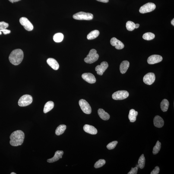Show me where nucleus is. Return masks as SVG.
<instances>
[{
	"instance_id": "nucleus-37",
	"label": "nucleus",
	"mask_w": 174,
	"mask_h": 174,
	"mask_svg": "<svg viewBox=\"0 0 174 174\" xmlns=\"http://www.w3.org/2000/svg\"><path fill=\"white\" fill-rule=\"evenodd\" d=\"M96 1L103 3H107L109 2V0H96Z\"/></svg>"
},
{
	"instance_id": "nucleus-19",
	"label": "nucleus",
	"mask_w": 174,
	"mask_h": 174,
	"mask_svg": "<svg viewBox=\"0 0 174 174\" xmlns=\"http://www.w3.org/2000/svg\"><path fill=\"white\" fill-rule=\"evenodd\" d=\"M129 62L128 61L125 60L123 61L121 63L120 66V70L122 74H125L129 68Z\"/></svg>"
},
{
	"instance_id": "nucleus-20",
	"label": "nucleus",
	"mask_w": 174,
	"mask_h": 174,
	"mask_svg": "<svg viewBox=\"0 0 174 174\" xmlns=\"http://www.w3.org/2000/svg\"><path fill=\"white\" fill-rule=\"evenodd\" d=\"M98 113L101 119L104 120H108L110 117L109 114L105 112L103 109H100L98 110Z\"/></svg>"
},
{
	"instance_id": "nucleus-3",
	"label": "nucleus",
	"mask_w": 174,
	"mask_h": 174,
	"mask_svg": "<svg viewBox=\"0 0 174 174\" xmlns=\"http://www.w3.org/2000/svg\"><path fill=\"white\" fill-rule=\"evenodd\" d=\"M99 57V55L97 53V51L95 49L91 50L87 57L84 58V62L88 64H92L97 61Z\"/></svg>"
},
{
	"instance_id": "nucleus-4",
	"label": "nucleus",
	"mask_w": 174,
	"mask_h": 174,
	"mask_svg": "<svg viewBox=\"0 0 174 174\" xmlns=\"http://www.w3.org/2000/svg\"><path fill=\"white\" fill-rule=\"evenodd\" d=\"M73 18L78 20H91L93 18V15L90 13L80 12L74 15Z\"/></svg>"
},
{
	"instance_id": "nucleus-33",
	"label": "nucleus",
	"mask_w": 174,
	"mask_h": 174,
	"mask_svg": "<svg viewBox=\"0 0 174 174\" xmlns=\"http://www.w3.org/2000/svg\"><path fill=\"white\" fill-rule=\"evenodd\" d=\"M8 23L4 21L0 22V30L6 29L8 27Z\"/></svg>"
},
{
	"instance_id": "nucleus-41",
	"label": "nucleus",
	"mask_w": 174,
	"mask_h": 174,
	"mask_svg": "<svg viewBox=\"0 0 174 174\" xmlns=\"http://www.w3.org/2000/svg\"><path fill=\"white\" fill-rule=\"evenodd\" d=\"M11 174H16V173H15V172H12V173H11Z\"/></svg>"
},
{
	"instance_id": "nucleus-10",
	"label": "nucleus",
	"mask_w": 174,
	"mask_h": 174,
	"mask_svg": "<svg viewBox=\"0 0 174 174\" xmlns=\"http://www.w3.org/2000/svg\"><path fill=\"white\" fill-rule=\"evenodd\" d=\"M156 80V76L153 73H149L146 74L143 78V81L145 84L151 85L153 84Z\"/></svg>"
},
{
	"instance_id": "nucleus-9",
	"label": "nucleus",
	"mask_w": 174,
	"mask_h": 174,
	"mask_svg": "<svg viewBox=\"0 0 174 174\" xmlns=\"http://www.w3.org/2000/svg\"><path fill=\"white\" fill-rule=\"evenodd\" d=\"M20 22L26 30L28 31H31L33 30L34 27L32 24L26 17H21L20 19Z\"/></svg>"
},
{
	"instance_id": "nucleus-32",
	"label": "nucleus",
	"mask_w": 174,
	"mask_h": 174,
	"mask_svg": "<svg viewBox=\"0 0 174 174\" xmlns=\"http://www.w3.org/2000/svg\"><path fill=\"white\" fill-rule=\"evenodd\" d=\"M118 142L117 141H114L112 142L109 143L107 145V148L109 150H112L114 149L116 147L117 144H118Z\"/></svg>"
},
{
	"instance_id": "nucleus-6",
	"label": "nucleus",
	"mask_w": 174,
	"mask_h": 174,
	"mask_svg": "<svg viewBox=\"0 0 174 174\" xmlns=\"http://www.w3.org/2000/svg\"><path fill=\"white\" fill-rule=\"evenodd\" d=\"M129 93L126 91L120 90L115 92L112 95V99L115 100H122L128 97Z\"/></svg>"
},
{
	"instance_id": "nucleus-24",
	"label": "nucleus",
	"mask_w": 174,
	"mask_h": 174,
	"mask_svg": "<svg viewBox=\"0 0 174 174\" xmlns=\"http://www.w3.org/2000/svg\"><path fill=\"white\" fill-rule=\"evenodd\" d=\"M100 32L98 30H94L93 31L87 35V39L88 40H92L97 37L99 36Z\"/></svg>"
},
{
	"instance_id": "nucleus-26",
	"label": "nucleus",
	"mask_w": 174,
	"mask_h": 174,
	"mask_svg": "<svg viewBox=\"0 0 174 174\" xmlns=\"http://www.w3.org/2000/svg\"><path fill=\"white\" fill-rule=\"evenodd\" d=\"M145 160L144 154L141 155L138 161V166L140 169H143L144 167L145 164Z\"/></svg>"
},
{
	"instance_id": "nucleus-34",
	"label": "nucleus",
	"mask_w": 174,
	"mask_h": 174,
	"mask_svg": "<svg viewBox=\"0 0 174 174\" xmlns=\"http://www.w3.org/2000/svg\"><path fill=\"white\" fill-rule=\"evenodd\" d=\"M138 167H137L132 168L131 170L128 172V174H137L138 171Z\"/></svg>"
},
{
	"instance_id": "nucleus-27",
	"label": "nucleus",
	"mask_w": 174,
	"mask_h": 174,
	"mask_svg": "<svg viewBox=\"0 0 174 174\" xmlns=\"http://www.w3.org/2000/svg\"><path fill=\"white\" fill-rule=\"evenodd\" d=\"M63 39V35L61 33H57L53 36L54 40L57 43L62 42Z\"/></svg>"
},
{
	"instance_id": "nucleus-28",
	"label": "nucleus",
	"mask_w": 174,
	"mask_h": 174,
	"mask_svg": "<svg viewBox=\"0 0 174 174\" xmlns=\"http://www.w3.org/2000/svg\"><path fill=\"white\" fill-rule=\"evenodd\" d=\"M155 37L154 34L151 32H147L144 34L143 36V39L145 40H150L154 39Z\"/></svg>"
},
{
	"instance_id": "nucleus-40",
	"label": "nucleus",
	"mask_w": 174,
	"mask_h": 174,
	"mask_svg": "<svg viewBox=\"0 0 174 174\" xmlns=\"http://www.w3.org/2000/svg\"><path fill=\"white\" fill-rule=\"evenodd\" d=\"M171 23L174 26V19L173 18V20H172L171 22Z\"/></svg>"
},
{
	"instance_id": "nucleus-17",
	"label": "nucleus",
	"mask_w": 174,
	"mask_h": 174,
	"mask_svg": "<svg viewBox=\"0 0 174 174\" xmlns=\"http://www.w3.org/2000/svg\"><path fill=\"white\" fill-rule=\"evenodd\" d=\"M153 123L155 126L160 128L163 126L164 124V121L161 117L159 115H156L155 116L153 119Z\"/></svg>"
},
{
	"instance_id": "nucleus-14",
	"label": "nucleus",
	"mask_w": 174,
	"mask_h": 174,
	"mask_svg": "<svg viewBox=\"0 0 174 174\" xmlns=\"http://www.w3.org/2000/svg\"><path fill=\"white\" fill-rule=\"evenodd\" d=\"M110 43L112 46H115V49H122L125 46L124 44L122 42L115 37L111 39Z\"/></svg>"
},
{
	"instance_id": "nucleus-21",
	"label": "nucleus",
	"mask_w": 174,
	"mask_h": 174,
	"mask_svg": "<svg viewBox=\"0 0 174 174\" xmlns=\"http://www.w3.org/2000/svg\"><path fill=\"white\" fill-rule=\"evenodd\" d=\"M138 112L134 109L130 110L128 115L129 119L131 122H135L137 119V117L138 115Z\"/></svg>"
},
{
	"instance_id": "nucleus-12",
	"label": "nucleus",
	"mask_w": 174,
	"mask_h": 174,
	"mask_svg": "<svg viewBox=\"0 0 174 174\" xmlns=\"http://www.w3.org/2000/svg\"><path fill=\"white\" fill-rule=\"evenodd\" d=\"M163 58L160 55H151L147 59V62L149 64H154L161 62Z\"/></svg>"
},
{
	"instance_id": "nucleus-8",
	"label": "nucleus",
	"mask_w": 174,
	"mask_h": 174,
	"mask_svg": "<svg viewBox=\"0 0 174 174\" xmlns=\"http://www.w3.org/2000/svg\"><path fill=\"white\" fill-rule=\"evenodd\" d=\"M79 104L82 111L84 113L87 114H90L91 113V108L87 101L82 99L79 101Z\"/></svg>"
},
{
	"instance_id": "nucleus-42",
	"label": "nucleus",
	"mask_w": 174,
	"mask_h": 174,
	"mask_svg": "<svg viewBox=\"0 0 174 174\" xmlns=\"http://www.w3.org/2000/svg\"><path fill=\"white\" fill-rule=\"evenodd\" d=\"M1 32V31H0V35L2 34V32Z\"/></svg>"
},
{
	"instance_id": "nucleus-25",
	"label": "nucleus",
	"mask_w": 174,
	"mask_h": 174,
	"mask_svg": "<svg viewBox=\"0 0 174 174\" xmlns=\"http://www.w3.org/2000/svg\"><path fill=\"white\" fill-rule=\"evenodd\" d=\"M66 128L67 126L65 125H60L57 128L56 130H55V134L57 135H61L65 132Z\"/></svg>"
},
{
	"instance_id": "nucleus-23",
	"label": "nucleus",
	"mask_w": 174,
	"mask_h": 174,
	"mask_svg": "<svg viewBox=\"0 0 174 174\" xmlns=\"http://www.w3.org/2000/svg\"><path fill=\"white\" fill-rule=\"evenodd\" d=\"M169 105V103L167 99H164L160 104V107L162 110L163 112H166L168 110Z\"/></svg>"
},
{
	"instance_id": "nucleus-29",
	"label": "nucleus",
	"mask_w": 174,
	"mask_h": 174,
	"mask_svg": "<svg viewBox=\"0 0 174 174\" xmlns=\"http://www.w3.org/2000/svg\"><path fill=\"white\" fill-rule=\"evenodd\" d=\"M161 144L158 141L156 143V145L153 148V154L155 155L157 154L160 151Z\"/></svg>"
},
{
	"instance_id": "nucleus-2",
	"label": "nucleus",
	"mask_w": 174,
	"mask_h": 174,
	"mask_svg": "<svg viewBox=\"0 0 174 174\" xmlns=\"http://www.w3.org/2000/svg\"><path fill=\"white\" fill-rule=\"evenodd\" d=\"M24 58V53L21 49L14 50L9 57V60L13 65H18L21 63Z\"/></svg>"
},
{
	"instance_id": "nucleus-30",
	"label": "nucleus",
	"mask_w": 174,
	"mask_h": 174,
	"mask_svg": "<svg viewBox=\"0 0 174 174\" xmlns=\"http://www.w3.org/2000/svg\"><path fill=\"white\" fill-rule=\"evenodd\" d=\"M135 24L134 22L128 21L126 23V27L127 30L130 31H132L135 29Z\"/></svg>"
},
{
	"instance_id": "nucleus-35",
	"label": "nucleus",
	"mask_w": 174,
	"mask_h": 174,
	"mask_svg": "<svg viewBox=\"0 0 174 174\" xmlns=\"http://www.w3.org/2000/svg\"><path fill=\"white\" fill-rule=\"evenodd\" d=\"M160 172V168L158 166H156L154 169L152 171L151 174H158Z\"/></svg>"
},
{
	"instance_id": "nucleus-38",
	"label": "nucleus",
	"mask_w": 174,
	"mask_h": 174,
	"mask_svg": "<svg viewBox=\"0 0 174 174\" xmlns=\"http://www.w3.org/2000/svg\"><path fill=\"white\" fill-rule=\"evenodd\" d=\"M8 1L11 3H13L14 2H18V1H21V0H8Z\"/></svg>"
},
{
	"instance_id": "nucleus-1",
	"label": "nucleus",
	"mask_w": 174,
	"mask_h": 174,
	"mask_svg": "<svg viewBox=\"0 0 174 174\" xmlns=\"http://www.w3.org/2000/svg\"><path fill=\"white\" fill-rule=\"evenodd\" d=\"M25 138V134L22 131L18 130L13 132L10 137V144L13 147L21 145Z\"/></svg>"
},
{
	"instance_id": "nucleus-22",
	"label": "nucleus",
	"mask_w": 174,
	"mask_h": 174,
	"mask_svg": "<svg viewBox=\"0 0 174 174\" xmlns=\"http://www.w3.org/2000/svg\"><path fill=\"white\" fill-rule=\"evenodd\" d=\"M54 106V104L53 102L49 101L47 102L45 104L43 110L44 113L46 114L50 111L53 109Z\"/></svg>"
},
{
	"instance_id": "nucleus-39",
	"label": "nucleus",
	"mask_w": 174,
	"mask_h": 174,
	"mask_svg": "<svg viewBox=\"0 0 174 174\" xmlns=\"http://www.w3.org/2000/svg\"><path fill=\"white\" fill-rule=\"evenodd\" d=\"M140 25L138 24H135V29H137L139 27Z\"/></svg>"
},
{
	"instance_id": "nucleus-36",
	"label": "nucleus",
	"mask_w": 174,
	"mask_h": 174,
	"mask_svg": "<svg viewBox=\"0 0 174 174\" xmlns=\"http://www.w3.org/2000/svg\"><path fill=\"white\" fill-rule=\"evenodd\" d=\"M0 31L2 32L4 35L8 34L10 33L11 32V31L7 30L6 29H3V30H0Z\"/></svg>"
},
{
	"instance_id": "nucleus-18",
	"label": "nucleus",
	"mask_w": 174,
	"mask_h": 174,
	"mask_svg": "<svg viewBox=\"0 0 174 174\" xmlns=\"http://www.w3.org/2000/svg\"><path fill=\"white\" fill-rule=\"evenodd\" d=\"M47 63L54 70H57L59 68V65L57 61L53 58H48Z\"/></svg>"
},
{
	"instance_id": "nucleus-7",
	"label": "nucleus",
	"mask_w": 174,
	"mask_h": 174,
	"mask_svg": "<svg viewBox=\"0 0 174 174\" xmlns=\"http://www.w3.org/2000/svg\"><path fill=\"white\" fill-rule=\"evenodd\" d=\"M156 8V5L153 3L149 2L142 6L139 9V12L142 14L151 12Z\"/></svg>"
},
{
	"instance_id": "nucleus-15",
	"label": "nucleus",
	"mask_w": 174,
	"mask_h": 174,
	"mask_svg": "<svg viewBox=\"0 0 174 174\" xmlns=\"http://www.w3.org/2000/svg\"><path fill=\"white\" fill-rule=\"evenodd\" d=\"M63 154L64 152L62 151H57L55 152L54 157L50 159H48L47 162L49 163H53L56 162L60 159L62 158Z\"/></svg>"
},
{
	"instance_id": "nucleus-11",
	"label": "nucleus",
	"mask_w": 174,
	"mask_h": 174,
	"mask_svg": "<svg viewBox=\"0 0 174 174\" xmlns=\"http://www.w3.org/2000/svg\"><path fill=\"white\" fill-rule=\"evenodd\" d=\"M109 67V64L106 61H104L101 63L100 65H98L96 67L95 70L98 75L102 76Z\"/></svg>"
},
{
	"instance_id": "nucleus-16",
	"label": "nucleus",
	"mask_w": 174,
	"mask_h": 174,
	"mask_svg": "<svg viewBox=\"0 0 174 174\" xmlns=\"http://www.w3.org/2000/svg\"><path fill=\"white\" fill-rule=\"evenodd\" d=\"M83 129L86 132L93 135L96 134L97 133V129L93 126L90 125H85L83 127Z\"/></svg>"
},
{
	"instance_id": "nucleus-31",
	"label": "nucleus",
	"mask_w": 174,
	"mask_h": 174,
	"mask_svg": "<svg viewBox=\"0 0 174 174\" xmlns=\"http://www.w3.org/2000/svg\"><path fill=\"white\" fill-rule=\"evenodd\" d=\"M106 163V161L104 159H100L95 163L94 167L96 168H98L103 166Z\"/></svg>"
},
{
	"instance_id": "nucleus-13",
	"label": "nucleus",
	"mask_w": 174,
	"mask_h": 174,
	"mask_svg": "<svg viewBox=\"0 0 174 174\" xmlns=\"http://www.w3.org/2000/svg\"><path fill=\"white\" fill-rule=\"evenodd\" d=\"M82 77L85 81L90 84H93L96 81L95 76L91 73H84L82 75Z\"/></svg>"
},
{
	"instance_id": "nucleus-5",
	"label": "nucleus",
	"mask_w": 174,
	"mask_h": 174,
	"mask_svg": "<svg viewBox=\"0 0 174 174\" xmlns=\"http://www.w3.org/2000/svg\"><path fill=\"white\" fill-rule=\"evenodd\" d=\"M32 102L33 98L31 96L25 95L20 98L18 100V105L20 106H26L31 104Z\"/></svg>"
}]
</instances>
